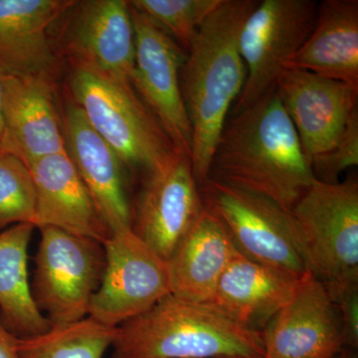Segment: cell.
<instances>
[{
    "label": "cell",
    "instance_id": "cell-21",
    "mask_svg": "<svg viewBox=\"0 0 358 358\" xmlns=\"http://www.w3.org/2000/svg\"><path fill=\"white\" fill-rule=\"evenodd\" d=\"M285 68L313 73L358 88V1L324 0L303 46Z\"/></svg>",
    "mask_w": 358,
    "mask_h": 358
},
{
    "label": "cell",
    "instance_id": "cell-16",
    "mask_svg": "<svg viewBox=\"0 0 358 358\" xmlns=\"http://www.w3.org/2000/svg\"><path fill=\"white\" fill-rule=\"evenodd\" d=\"M74 0H0V76L43 77L59 71L56 21Z\"/></svg>",
    "mask_w": 358,
    "mask_h": 358
},
{
    "label": "cell",
    "instance_id": "cell-12",
    "mask_svg": "<svg viewBox=\"0 0 358 358\" xmlns=\"http://www.w3.org/2000/svg\"><path fill=\"white\" fill-rule=\"evenodd\" d=\"M203 209L192 157L178 152L166 166L143 176L131 201V230L167 261Z\"/></svg>",
    "mask_w": 358,
    "mask_h": 358
},
{
    "label": "cell",
    "instance_id": "cell-4",
    "mask_svg": "<svg viewBox=\"0 0 358 358\" xmlns=\"http://www.w3.org/2000/svg\"><path fill=\"white\" fill-rule=\"evenodd\" d=\"M69 90L71 102L128 171L145 176L179 152L134 86L72 70Z\"/></svg>",
    "mask_w": 358,
    "mask_h": 358
},
{
    "label": "cell",
    "instance_id": "cell-2",
    "mask_svg": "<svg viewBox=\"0 0 358 358\" xmlns=\"http://www.w3.org/2000/svg\"><path fill=\"white\" fill-rule=\"evenodd\" d=\"M258 3L257 0H222L186 53L181 91L192 128L193 173L199 186L209 178L212 155L228 113L246 82L239 35Z\"/></svg>",
    "mask_w": 358,
    "mask_h": 358
},
{
    "label": "cell",
    "instance_id": "cell-8",
    "mask_svg": "<svg viewBox=\"0 0 358 358\" xmlns=\"http://www.w3.org/2000/svg\"><path fill=\"white\" fill-rule=\"evenodd\" d=\"M53 37L59 57L72 70L134 86L136 45L129 1H75L56 21Z\"/></svg>",
    "mask_w": 358,
    "mask_h": 358
},
{
    "label": "cell",
    "instance_id": "cell-30",
    "mask_svg": "<svg viewBox=\"0 0 358 358\" xmlns=\"http://www.w3.org/2000/svg\"><path fill=\"white\" fill-rule=\"evenodd\" d=\"M338 358H357V357L355 353V350L345 348V350L341 352V355H338Z\"/></svg>",
    "mask_w": 358,
    "mask_h": 358
},
{
    "label": "cell",
    "instance_id": "cell-10",
    "mask_svg": "<svg viewBox=\"0 0 358 358\" xmlns=\"http://www.w3.org/2000/svg\"><path fill=\"white\" fill-rule=\"evenodd\" d=\"M103 246L105 273L92 299L90 317L117 327L171 294L166 261L131 228L112 233Z\"/></svg>",
    "mask_w": 358,
    "mask_h": 358
},
{
    "label": "cell",
    "instance_id": "cell-28",
    "mask_svg": "<svg viewBox=\"0 0 358 358\" xmlns=\"http://www.w3.org/2000/svg\"><path fill=\"white\" fill-rule=\"evenodd\" d=\"M16 338L0 320V358H20L16 350Z\"/></svg>",
    "mask_w": 358,
    "mask_h": 358
},
{
    "label": "cell",
    "instance_id": "cell-27",
    "mask_svg": "<svg viewBox=\"0 0 358 358\" xmlns=\"http://www.w3.org/2000/svg\"><path fill=\"white\" fill-rule=\"evenodd\" d=\"M338 308L345 348L357 350L358 346V284L327 288Z\"/></svg>",
    "mask_w": 358,
    "mask_h": 358
},
{
    "label": "cell",
    "instance_id": "cell-7",
    "mask_svg": "<svg viewBox=\"0 0 358 358\" xmlns=\"http://www.w3.org/2000/svg\"><path fill=\"white\" fill-rule=\"evenodd\" d=\"M199 187L205 208L222 223L241 255L298 275L307 273L292 211L215 179H207Z\"/></svg>",
    "mask_w": 358,
    "mask_h": 358
},
{
    "label": "cell",
    "instance_id": "cell-23",
    "mask_svg": "<svg viewBox=\"0 0 358 358\" xmlns=\"http://www.w3.org/2000/svg\"><path fill=\"white\" fill-rule=\"evenodd\" d=\"M117 327L105 326L92 317L51 327L46 333L16 338L20 358H103L114 343Z\"/></svg>",
    "mask_w": 358,
    "mask_h": 358
},
{
    "label": "cell",
    "instance_id": "cell-19",
    "mask_svg": "<svg viewBox=\"0 0 358 358\" xmlns=\"http://www.w3.org/2000/svg\"><path fill=\"white\" fill-rule=\"evenodd\" d=\"M28 169L36 188L35 228L52 226L102 244L110 236L65 150L35 160Z\"/></svg>",
    "mask_w": 358,
    "mask_h": 358
},
{
    "label": "cell",
    "instance_id": "cell-25",
    "mask_svg": "<svg viewBox=\"0 0 358 358\" xmlns=\"http://www.w3.org/2000/svg\"><path fill=\"white\" fill-rule=\"evenodd\" d=\"M36 207L31 171L17 157L0 152V232L16 224L34 226Z\"/></svg>",
    "mask_w": 358,
    "mask_h": 358
},
{
    "label": "cell",
    "instance_id": "cell-17",
    "mask_svg": "<svg viewBox=\"0 0 358 358\" xmlns=\"http://www.w3.org/2000/svg\"><path fill=\"white\" fill-rule=\"evenodd\" d=\"M62 115L65 152L86 185L99 215L110 234L131 228L128 169L74 103L65 106Z\"/></svg>",
    "mask_w": 358,
    "mask_h": 358
},
{
    "label": "cell",
    "instance_id": "cell-20",
    "mask_svg": "<svg viewBox=\"0 0 358 358\" xmlns=\"http://www.w3.org/2000/svg\"><path fill=\"white\" fill-rule=\"evenodd\" d=\"M238 254L222 223L204 207L166 261L171 294L206 303Z\"/></svg>",
    "mask_w": 358,
    "mask_h": 358
},
{
    "label": "cell",
    "instance_id": "cell-9",
    "mask_svg": "<svg viewBox=\"0 0 358 358\" xmlns=\"http://www.w3.org/2000/svg\"><path fill=\"white\" fill-rule=\"evenodd\" d=\"M317 14L313 0L259 1L240 31L239 50L247 78L233 114L274 91L285 63L312 33Z\"/></svg>",
    "mask_w": 358,
    "mask_h": 358
},
{
    "label": "cell",
    "instance_id": "cell-24",
    "mask_svg": "<svg viewBox=\"0 0 358 358\" xmlns=\"http://www.w3.org/2000/svg\"><path fill=\"white\" fill-rule=\"evenodd\" d=\"M222 0H133L129 6L157 23L187 53L200 27Z\"/></svg>",
    "mask_w": 358,
    "mask_h": 358
},
{
    "label": "cell",
    "instance_id": "cell-6",
    "mask_svg": "<svg viewBox=\"0 0 358 358\" xmlns=\"http://www.w3.org/2000/svg\"><path fill=\"white\" fill-rule=\"evenodd\" d=\"M30 291L35 307L52 327L89 317L90 305L106 268L103 244L60 228H39Z\"/></svg>",
    "mask_w": 358,
    "mask_h": 358
},
{
    "label": "cell",
    "instance_id": "cell-1",
    "mask_svg": "<svg viewBox=\"0 0 358 358\" xmlns=\"http://www.w3.org/2000/svg\"><path fill=\"white\" fill-rule=\"evenodd\" d=\"M234 115L214 150L208 178L292 211L315 178L279 96L274 90Z\"/></svg>",
    "mask_w": 358,
    "mask_h": 358
},
{
    "label": "cell",
    "instance_id": "cell-3",
    "mask_svg": "<svg viewBox=\"0 0 358 358\" xmlns=\"http://www.w3.org/2000/svg\"><path fill=\"white\" fill-rule=\"evenodd\" d=\"M110 358H264L260 331L169 294L117 327Z\"/></svg>",
    "mask_w": 358,
    "mask_h": 358
},
{
    "label": "cell",
    "instance_id": "cell-14",
    "mask_svg": "<svg viewBox=\"0 0 358 358\" xmlns=\"http://www.w3.org/2000/svg\"><path fill=\"white\" fill-rule=\"evenodd\" d=\"M261 336L264 358H338L345 348L338 308L308 272Z\"/></svg>",
    "mask_w": 358,
    "mask_h": 358
},
{
    "label": "cell",
    "instance_id": "cell-13",
    "mask_svg": "<svg viewBox=\"0 0 358 358\" xmlns=\"http://www.w3.org/2000/svg\"><path fill=\"white\" fill-rule=\"evenodd\" d=\"M275 91L310 164L338 143L358 110L357 87L307 71L285 68Z\"/></svg>",
    "mask_w": 358,
    "mask_h": 358
},
{
    "label": "cell",
    "instance_id": "cell-15",
    "mask_svg": "<svg viewBox=\"0 0 358 358\" xmlns=\"http://www.w3.org/2000/svg\"><path fill=\"white\" fill-rule=\"evenodd\" d=\"M1 78L4 127L0 152L17 157L27 166L46 155L64 152L55 81L43 77Z\"/></svg>",
    "mask_w": 358,
    "mask_h": 358
},
{
    "label": "cell",
    "instance_id": "cell-18",
    "mask_svg": "<svg viewBox=\"0 0 358 358\" xmlns=\"http://www.w3.org/2000/svg\"><path fill=\"white\" fill-rule=\"evenodd\" d=\"M303 275L256 262L239 253L221 275L206 303L237 324L261 333L291 300Z\"/></svg>",
    "mask_w": 358,
    "mask_h": 358
},
{
    "label": "cell",
    "instance_id": "cell-22",
    "mask_svg": "<svg viewBox=\"0 0 358 358\" xmlns=\"http://www.w3.org/2000/svg\"><path fill=\"white\" fill-rule=\"evenodd\" d=\"M32 224H16L0 232V320L17 338H28L51 329L33 303L28 279V247Z\"/></svg>",
    "mask_w": 358,
    "mask_h": 358
},
{
    "label": "cell",
    "instance_id": "cell-31",
    "mask_svg": "<svg viewBox=\"0 0 358 358\" xmlns=\"http://www.w3.org/2000/svg\"><path fill=\"white\" fill-rule=\"evenodd\" d=\"M213 358H251V357H213Z\"/></svg>",
    "mask_w": 358,
    "mask_h": 358
},
{
    "label": "cell",
    "instance_id": "cell-29",
    "mask_svg": "<svg viewBox=\"0 0 358 358\" xmlns=\"http://www.w3.org/2000/svg\"><path fill=\"white\" fill-rule=\"evenodd\" d=\"M3 103H4V87L2 78L0 76V143H1L2 134H3Z\"/></svg>",
    "mask_w": 358,
    "mask_h": 358
},
{
    "label": "cell",
    "instance_id": "cell-11",
    "mask_svg": "<svg viewBox=\"0 0 358 358\" xmlns=\"http://www.w3.org/2000/svg\"><path fill=\"white\" fill-rule=\"evenodd\" d=\"M129 7L136 45L134 89L176 150L192 157V128L181 91L186 54L157 23Z\"/></svg>",
    "mask_w": 358,
    "mask_h": 358
},
{
    "label": "cell",
    "instance_id": "cell-26",
    "mask_svg": "<svg viewBox=\"0 0 358 358\" xmlns=\"http://www.w3.org/2000/svg\"><path fill=\"white\" fill-rule=\"evenodd\" d=\"M358 164V110L348 122L345 133L329 152L313 160V173L322 182H338V176Z\"/></svg>",
    "mask_w": 358,
    "mask_h": 358
},
{
    "label": "cell",
    "instance_id": "cell-5",
    "mask_svg": "<svg viewBox=\"0 0 358 358\" xmlns=\"http://www.w3.org/2000/svg\"><path fill=\"white\" fill-rule=\"evenodd\" d=\"M307 272L324 287L358 284V183L317 180L292 209Z\"/></svg>",
    "mask_w": 358,
    "mask_h": 358
}]
</instances>
